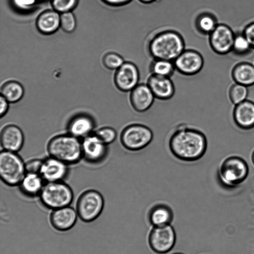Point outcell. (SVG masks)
I'll return each instance as SVG.
<instances>
[{
  "label": "cell",
  "mask_w": 254,
  "mask_h": 254,
  "mask_svg": "<svg viewBox=\"0 0 254 254\" xmlns=\"http://www.w3.org/2000/svg\"><path fill=\"white\" fill-rule=\"evenodd\" d=\"M152 130L146 125L130 124L125 127L120 135L122 146L131 152L141 150L148 146L153 139Z\"/></svg>",
  "instance_id": "6"
},
{
  "label": "cell",
  "mask_w": 254,
  "mask_h": 254,
  "mask_svg": "<svg viewBox=\"0 0 254 254\" xmlns=\"http://www.w3.org/2000/svg\"><path fill=\"white\" fill-rule=\"evenodd\" d=\"M49 156L69 165L78 163L82 158L81 141L68 133L55 135L47 145Z\"/></svg>",
  "instance_id": "3"
},
{
  "label": "cell",
  "mask_w": 254,
  "mask_h": 254,
  "mask_svg": "<svg viewBox=\"0 0 254 254\" xmlns=\"http://www.w3.org/2000/svg\"><path fill=\"white\" fill-rule=\"evenodd\" d=\"M242 32L248 40L252 49H254V21L247 24Z\"/></svg>",
  "instance_id": "35"
},
{
  "label": "cell",
  "mask_w": 254,
  "mask_h": 254,
  "mask_svg": "<svg viewBox=\"0 0 254 254\" xmlns=\"http://www.w3.org/2000/svg\"><path fill=\"white\" fill-rule=\"evenodd\" d=\"M231 75L235 83L247 87L254 84V65L248 62H241L232 69Z\"/></svg>",
  "instance_id": "24"
},
{
  "label": "cell",
  "mask_w": 254,
  "mask_h": 254,
  "mask_svg": "<svg viewBox=\"0 0 254 254\" xmlns=\"http://www.w3.org/2000/svg\"><path fill=\"white\" fill-rule=\"evenodd\" d=\"M249 167L247 162L238 156H230L221 163L217 170L220 184L227 189H233L242 184L247 178Z\"/></svg>",
  "instance_id": "4"
},
{
  "label": "cell",
  "mask_w": 254,
  "mask_h": 254,
  "mask_svg": "<svg viewBox=\"0 0 254 254\" xmlns=\"http://www.w3.org/2000/svg\"><path fill=\"white\" fill-rule=\"evenodd\" d=\"M82 139V158L87 162L97 164L106 159L108 154V145L104 143L95 133Z\"/></svg>",
  "instance_id": "11"
},
{
  "label": "cell",
  "mask_w": 254,
  "mask_h": 254,
  "mask_svg": "<svg viewBox=\"0 0 254 254\" xmlns=\"http://www.w3.org/2000/svg\"><path fill=\"white\" fill-rule=\"evenodd\" d=\"M168 147L171 153L178 160L194 162L205 154L207 140L201 130L182 124L178 125L170 135Z\"/></svg>",
  "instance_id": "1"
},
{
  "label": "cell",
  "mask_w": 254,
  "mask_h": 254,
  "mask_svg": "<svg viewBox=\"0 0 254 254\" xmlns=\"http://www.w3.org/2000/svg\"><path fill=\"white\" fill-rule=\"evenodd\" d=\"M218 24L215 16L211 13L206 12L198 15L195 21L196 29L203 35H209Z\"/></svg>",
  "instance_id": "27"
},
{
  "label": "cell",
  "mask_w": 254,
  "mask_h": 254,
  "mask_svg": "<svg viewBox=\"0 0 254 254\" xmlns=\"http://www.w3.org/2000/svg\"><path fill=\"white\" fill-rule=\"evenodd\" d=\"M0 142L3 150L17 153L24 145V133L17 125L7 124L1 130Z\"/></svg>",
  "instance_id": "15"
},
{
  "label": "cell",
  "mask_w": 254,
  "mask_h": 254,
  "mask_svg": "<svg viewBox=\"0 0 254 254\" xmlns=\"http://www.w3.org/2000/svg\"><path fill=\"white\" fill-rule=\"evenodd\" d=\"M138 0L143 4H151L153 2H155V1H156L158 0Z\"/></svg>",
  "instance_id": "39"
},
{
  "label": "cell",
  "mask_w": 254,
  "mask_h": 254,
  "mask_svg": "<svg viewBox=\"0 0 254 254\" xmlns=\"http://www.w3.org/2000/svg\"><path fill=\"white\" fill-rule=\"evenodd\" d=\"M43 160L33 159L25 162L26 173H40Z\"/></svg>",
  "instance_id": "34"
},
{
  "label": "cell",
  "mask_w": 254,
  "mask_h": 254,
  "mask_svg": "<svg viewBox=\"0 0 254 254\" xmlns=\"http://www.w3.org/2000/svg\"><path fill=\"white\" fill-rule=\"evenodd\" d=\"M1 96L9 103H15L19 101L24 95V88L18 82L14 80L5 82L1 87Z\"/></svg>",
  "instance_id": "25"
},
{
  "label": "cell",
  "mask_w": 254,
  "mask_h": 254,
  "mask_svg": "<svg viewBox=\"0 0 254 254\" xmlns=\"http://www.w3.org/2000/svg\"><path fill=\"white\" fill-rule=\"evenodd\" d=\"M235 33L227 24H218L209 35V43L212 50L219 55H226L232 51Z\"/></svg>",
  "instance_id": "10"
},
{
  "label": "cell",
  "mask_w": 254,
  "mask_h": 254,
  "mask_svg": "<svg viewBox=\"0 0 254 254\" xmlns=\"http://www.w3.org/2000/svg\"><path fill=\"white\" fill-rule=\"evenodd\" d=\"M176 70L187 76L198 73L204 65L202 56L197 51L185 50L174 61Z\"/></svg>",
  "instance_id": "13"
},
{
  "label": "cell",
  "mask_w": 254,
  "mask_h": 254,
  "mask_svg": "<svg viewBox=\"0 0 254 254\" xmlns=\"http://www.w3.org/2000/svg\"><path fill=\"white\" fill-rule=\"evenodd\" d=\"M233 119L235 125L243 130H250L254 127V102L246 100L235 105Z\"/></svg>",
  "instance_id": "19"
},
{
  "label": "cell",
  "mask_w": 254,
  "mask_h": 254,
  "mask_svg": "<svg viewBox=\"0 0 254 254\" xmlns=\"http://www.w3.org/2000/svg\"><path fill=\"white\" fill-rule=\"evenodd\" d=\"M38 0H13L14 4L17 6L25 8L30 7L35 5Z\"/></svg>",
  "instance_id": "36"
},
{
  "label": "cell",
  "mask_w": 254,
  "mask_h": 254,
  "mask_svg": "<svg viewBox=\"0 0 254 254\" xmlns=\"http://www.w3.org/2000/svg\"><path fill=\"white\" fill-rule=\"evenodd\" d=\"M176 70L173 61L164 59H155L150 64L151 74L171 77Z\"/></svg>",
  "instance_id": "26"
},
{
  "label": "cell",
  "mask_w": 254,
  "mask_h": 254,
  "mask_svg": "<svg viewBox=\"0 0 254 254\" xmlns=\"http://www.w3.org/2000/svg\"><path fill=\"white\" fill-rule=\"evenodd\" d=\"M104 199L101 193L95 190H88L79 196L76 203V212L84 222H91L101 213Z\"/></svg>",
  "instance_id": "8"
},
{
  "label": "cell",
  "mask_w": 254,
  "mask_h": 254,
  "mask_svg": "<svg viewBox=\"0 0 254 254\" xmlns=\"http://www.w3.org/2000/svg\"><path fill=\"white\" fill-rule=\"evenodd\" d=\"M252 49L250 42L243 32L236 33L232 52L238 55L243 56L249 53Z\"/></svg>",
  "instance_id": "28"
},
{
  "label": "cell",
  "mask_w": 254,
  "mask_h": 254,
  "mask_svg": "<svg viewBox=\"0 0 254 254\" xmlns=\"http://www.w3.org/2000/svg\"><path fill=\"white\" fill-rule=\"evenodd\" d=\"M26 172L25 162L17 153L2 150L0 152V177L10 187L19 186Z\"/></svg>",
  "instance_id": "5"
},
{
  "label": "cell",
  "mask_w": 254,
  "mask_h": 254,
  "mask_svg": "<svg viewBox=\"0 0 254 254\" xmlns=\"http://www.w3.org/2000/svg\"><path fill=\"white\" fill-rule=\"evenodd\" d=\"M129 92L130 105L133 110L138 113H143L148 110L155 99L146 83H139Z\"/></svg>",
  "instance_id": "16"
},
{
  "label": "cell",
  "mask_w": 254,
  "mask_h": 254,
  "mask_svg": "<svg viewBox=\"0 0 254 254\" xmlns=\"http://www.w3.org/2000/svg\"><path fill=\"white\" fill-rule=\"evenodd\" d=\"M251 159H252V161L254 165V150L253 151V152L252 153Z\"/></svg>",
  "instance_id": "40"
},
{
  "label": "cell",
  "mask_w": 254,
  "mask_h": 254,
  "mask_svg": "<svg viewBox=\"0 0 254 254\" xmlns=\"http://www.w3.org/2000/svg\"><path fill=\"white\" fill-rule=\"evenodd\" d=\"M105 4L114 7L126 5L132 0H101Z\"/></svg>",
  "instance_id": "37"
},
{
  "label": "cell",
  "mask_w": 254,
  "mask_h": 254,
  "mask_svg": "<svg viewBox=\"0 0 254 254\" xmlns=\"http://www.w3.org/2000/svg\"><path fill=\"white\" fill-rule=\"evenodd\" d=\"M95 133L106 145L113 143L117 137L116 130L111 127H103L98 129Z\"/></svg>",
  "instance_id": "31"
},
{
  "label": "cell",
  "mask_w": 254,
  "mask_h": 254,
  "mask_svg": "<svg viewBox=\"0 0 254 254\" xmlns=\"http://www.w3.org/2000/svg\"><path fill=\"white\" fill-rule=\"evenodd\" d=\"M172 253L171 254H183L182 253H175L173 250L172 249Z\"/></svg>",
  "instance_id": "41"
},
{
  "label": "cell",
  "mask_w": 254,
  "mask_h": 254,
  "mask_svg": "<svg viewBox=\"0 0 254 254\" xmlns=\"http://www.w3.org/2000/svg\"><path fill=\"white\" fill-rule=\"evenodd\" d=\"M148 49L153 59L174 62L185 50V43L179 32L167 30L156 34L151 38Z\"/></svg>",
  "instance_id": "2"
},
{
  "label": "cell",
  "mask_w": 254,
  "mask_h": 254,
  "mask_svg": "<svg viewBox=\"0 0 254 254\" xmlns=\"http://www.w3.org/2000/svg\"><path fill=\"white\" fill-rule=\"evenodd\" d=\"M115 71L114 78L115 84L121 91L130 92L139 84V69L132 62L125 61Z\"/></svg>",
  "instance_id": "12"
},
{
  "label": "cell",
  "mask_w": 254,
  "mask_h": 254,
  "mask_svg": "<svg viewBox=\"0 0 254 254\" xmlns=\"http://www.w3.org/2000/svg\"><path fill=\"white\" fill-rule=\"evenodd\" d=\"M146 84L156 99L167 100L174 95L175 88L170 77L151 74L147 78Z\"/></svg>",
  "instance_id": "18"
},
{
  "label": "cell",
  "mask_w": 254,
  "mask_h": 254,
  "mask_svg": "<svg viewBox=\"0 0 254 254\" xmlns=\"http://www.w3.org/2000/svg\"><path fill=\"white\" fill-rule=\"evenodd\" d=\"M53 10H47L41 13L36 21L38 30L44 34L55 33L60 27V14Z\"/></svg>",
  "instance_id": "21"
},
{
  "label": "cell",
  "mask_w": 254,
  "mask_h": 254,
  "mask_svg": "<svg viewBox=\"0 0 254 254\" xmlns=\"http://www.w3.org/2000/svg\"><path fill=\"white\" fill-rule=\"evenodd\" d=\"M149 219L154 227L170 224L173 219L172 210L166 203H157L150 208Z\"/></svg>",
  "instance_id": "22"
},
{
  "label": "cell",
  "mask_w": 254,
  "mask_h": 254,
  "mask_svg": "<svg viewBox=\"0 0 254 254\" xmlns=\"http://www.w3.org/2000/svg\"><path fill=\"white\" fill-rule=\"evenodd\" d=\"M9 103L2 96L0 97V116L2 118L7 113Z\"/></svg>",
  "instance_id": "38"
},
{
  "label": "cell",
  "mask_w": 254,
  "mask_h": 254,
  "mask_svg": "<svg viewBox=\"0 0 254 254\" xmlns=\"http://www.w3.org/2000/svg\"><path fill=\"white\" fill-rule=\"evenodd\" d=\"M68 165L51 156L43 160L40 175L45 183L63 181L68 173Z\"/></svg>",
  "instance_id": "14"
},
{
  "label": "cell",
  "mask_w": 254,
  "mask_h": 254,
  "mask_svg": "<svg viewBox=\"0 0 254 254\" xmlns=\"http://www.w3.org/2000/svg\"><path fill=\"white\" fill-rule=\"evenodd\" d=\"M123 57L116 52L106 53L103 58L104 65L110 70L118 69L124 63Z\"/></svg>",
  "instance_id": "30"
},
{
  "label": "cell",
  "mask_w": 254,
  "mask_h": 254,
  "mask_svg": "<svg viewBox=\"0 0 254 254\" xmlns=\"http://www.w3.org/2000/svg\"><path fill=\"white\" fill-rule=\"evenodd\" d=\"M248 95V87L237 83L233 84L229 91L230 100L234 105L246 100Z\"/></svg>",
  "instance_id": "29"
},
{
  "label": "cell",
  "mask_w": 254,
  "mask_h": 254,
  "mask_svg": "<svg viewBox=\"0 0 254 254\" xmlns=\"http://www.w3.org/2000/svg\"><path fill=\"white\" fill-rule=\"evenodd\" d=\"M77 213L67 206L54 210L50 215L52 225L57 230L64 231L71 228L76 222Z\"/></svg>",
  "instance_id": "20"
},
{
  "label": "cell",
  "mask_w": 254,
  "mask_h": 254,
  "mask_svg": "<svg viewBox=\"0 0 254 254\" xmlns=\"http://www.w3.org/2000/svg\"><path fill=\"white\" fill-rule=\"evenodd\" d=\"M39 195L42 204L54 210L69 206L73 199L71 188L63 181L45 183Z\"/></svg>",
  "instance_id": "7"
},
{
  "label": "cell",
  "mask_w": 254,
  "mask_h": 254,
  "mask_svg": "<svg viewBox=\"0 0 254 254\" xmlns=\"http://www.w3.org/2000/svg\"><path fill=\"white\" fill-rule=\"evenodd\" d=\"M78 0H51L53 9L60 13L71 11L77 5Z\"/></svg>",
  "instance_id": "33"
},
{
  "label": "cell",
  "mask_w": 254,
  "mask_h": 254,
  "mask_svg": "<svg viewBox=\"0 0 254 254\" xmlns=\"http://www.w3.org/2000/svg\"><path fill=\"white\" fill-rule=\"evenodd\" d=\"M76 26V19L71 11L61 13L60 27L64 32H72L75 30Z\"/></svg>",
  "instance_id": "32"
},
{
  "label": "cell",
  "mask_w": 254,
  "mask_h": 254,
  "mask_svg": "<svg viewBox=\"0 0 254 254\" xmlns=\"http://www.w3.org/2000/svg\"><path fill=\"white\" fill-rule=\"evenodd\" d=\"M95 126V121L91 116L78 114L69 121L67 125V133L79 139H83L93 133Z\"/></svg>",
  "instance_id": "17"
},
{
  "label": "cell",
  "mask_w": 254,
  "mask_h": 254,
  "mask_svg": "<svg viewBox=\"0 0 254 254\" xmlns=\"http://www.w3.org/2000/svg\"><path fill=\"white\" fill-rule=\"evenodd\" d=\"M176 240V233L171 225L153 227L149 236L151 248L159 254H165L174 247Z\"/></svg>",
  "instance_id": "9"
},
{
  "label": "cell",
  "mask_w": 254,
  "mask_h": 254,
  "mask_svg": "<svg viewBox=\"0 0 254 254\" xmlns=\"http://www.w3.org/2000/svg\"><path fill=\"white\" fill-rule=\"evenodd\" d=\"M44 182L40 174L26 173L19 186L20 191L24 195L34 197L40 194Z\"/></svg>",
  "instance_id": "23"
}]
</instances>
